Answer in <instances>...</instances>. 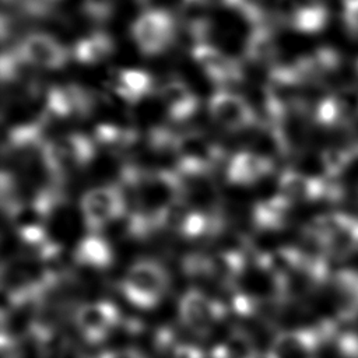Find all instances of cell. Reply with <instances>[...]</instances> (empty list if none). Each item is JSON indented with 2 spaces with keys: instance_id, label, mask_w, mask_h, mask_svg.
Wrapping results in <instances>:
<instances>
[{
  "instance_id": "obj_17",
  "label": "cell",
  "mask_w": 358,
  "mask_h": 358,
  "mask_svg": "<svg viewBox=\"0 0 358 358\" xmlns=\"http://www.w3.org/2000/svg\"><path fill=\"white\" fill-rule=\"evenodd\" d=\"M108 88L120 99L136 103L154 90V80L141 69H112L106 76Z\"/></svg>"
},
{
  "instance_id": "obj_28",
  "label": "cell",
  "mask_w": 358,
  "mask_h": 358,
  "mask_svg": "<svg viewBox=\"0 0 358 358\" xmlns=\"http://www.w3.org/2000/svg\"><path fill=\"white\" fill-rule=\"evenodd\" d=\"M334 343L338 354L343 358H358V333L352 330L338 331L334 336Z\"/></svg>"
},
{
  "instance_id": "obj_21",
  "label": "cell",
  "mask_w": 358,
  "mask_h": 358,
  "mask_svg": "<svg viewBox=\"0 0 358 358\" xmlns=\"http://www.w3.org/2000/svg\"><path fill=\"white\" fill-rule=\"evenodd\" d=\"M277 55L274 34L268 24L252 27L246 42L245 56L255 64H273Z\"/></svg>"
},
{
  "instance_id": "obj_12",
  "label": "cell",
  "mask_w": 358,
  "mask_h": 358,
  "mask_svg": "<svg viewBox=\"0 0 358 358\" xmlns=\"http://www.w3.org/2000/svg\"><path fill=\"white\" fill-rule=\"evenodd\" d=\"M15 50L31 67L46 70L62 69L71 55L62 42L45 32L25 35Z\"/></svg>"
},
{
  "instance_id": "obj_11",
  "label": "cell",
  "mask_w": 358,
  "mask_h": 358,
  "mask_svg": "<svg viewBox=\"0 0 358 358\" xmlns=\"http://www.w3.org/2000/svg\"><path fill=\"white\" fill-rule=\"evenodd\" d=\"M211 119L228 131H243L260 123L259 115L249 101L225 88L215 91L208 101Z\"/></svg>"
},
{
  "instance_id": "obj_27",
  "label": "cell",
  "mask_w": 358,
  "mask_h": 358,
  "mask_svg": "<svg viewBox=\"0 0 358 358\" xmlns=\"http://www.w3.org/2000/svg\"><path fill=\"white\" fill-rule=\"evenodd\" d=\"M337 101L344 124H350L358 119V87L345 85L333 91Z\"/></svg>"
},
{
  "instance_id": "obj_13",
  "label": "cell",
  "mask_w": 358,
  "mask_h": 358,
  "mask_svg": "<svg viewBox=\"0 0 358 358\" xmlns=\"http://www.w3.org/2000/svg\"><path fill=\"white\" fill-rule=\"evenodd\" d=\"M275 15L282 24L303 34L322 31L329 20L322 0H277Z\"/></svg>"
},
{
  "instance_id": "obj_26",
  "label": "cell",
  "mask_w": 358,
  "mask_h": 358,
  "mask_svg": "<svg viewBox=\"0 0 358 358\" xmlns=\"http://www.w3.org/2000/svg\"><path fill=\"white\" fill-rule=\"evenodd\" d=\"M227 7L243 17L252 27L267 24L263 0H221Z\"/></svg>"
},
{
  "instance_id": "obj_14",
  "label": "cell",
  "mask_w": 358,
  "mask_h": 358,
  "mask_svg": "<svg viewBox=\"0 0 358 358\" xmlns=\"http://www.w3.org/2000/svg\"><path fill=\"white\" fill-rule=\"evenodd\" d=\"M192 57L203 73L221 88L242 80V64L208 42L194 43Z\"/></svg>"
},
{
  "instance_id": "obj_4",
  "label": "cell",
  "mask_w": 358,
  "mask_h": 358,
  "mask_svg": "<svg viewBox=\"0 0 358 358\" xmlns=\"http://www.w3.org/2000/svg\"><path fill=\"white\" fill-rule=\"evenodd\" d=\"M171 154L183 176H210L224 158L221 145L197 130L175 133Z\"/></svg>"
},
{
  "instance_id": "obj_9",
  "label": "cell",
  "mask_w": 358,
  "mask_h": 358,
  "mask_svg": "<svg viewBox=\"0 0 358 358\" xmlns=\"http://www.w3.org/2000/svg\"><path fill=\"white\" fill-rule=\"evenodd\" d=\"M73 323L87 343L98 344L122 323V315L113 302L96 299L78 305L73 312Z\"/></svg>"
},
{
  "instance_id": "obj_30",
  "label": "cell",
  "mask_w": 358,
  "mask_h": 358,
  "mask_svg": "<svg viewBox=\"0 0 358 358\" xmlns=\"http://www.w3.org/2000/svg\"><path fill=\"white\" fill-rule=\"evenodd\" d=\"M95 358H147V355L134 347H124L116 350H106L98 354Z\"/></svg>"
},
{
  "instance_id": "obj_15",
  "label": "cell",
  "mask_w": 358,
  "mask_h": 358,
  "mask_svg": "<svg viewBox=\"0 0 358 358\" xmlns=\"http://www.w3.org/2000/svg\"><path fill=\"white\" fill-rule=\"evenodd\" d=\"M94 98L91 92L78 84L53 85L45 98V115L59 119L84 117L91 113Z\"/></svg>"
},
{
  "instance_id": "obj_10",
  "label": "cell",
  "mask_w": 358,
  "mask_h": 358,
  "mask_svg": "<svg viewBox=\"0 0 358 358\" xmlns=\"http://www.w3.org/2000/svg\"><path fill=\"white\" fill-rule=\"evenodd\" d=\"M180 323L197 336L208 334L225 316V306L199 288H189L178 303Z\"/></svg>"
},
{
  "instance_id": "obj_19",
  "label": "cell",
  "mask_w": 358,
  "mask_h": 358,
  "mask_svg": "<svg viewBox=\"0 0 358 358\" xmlns=\"http://www.w3.org/2000/svg\"><path fill=\"white\" fill-rule=\"evenodd\" d=\"M76 264L90 270H106L113 262V250L101 234L88 232L81 238L73 252Z\"/></svg>"
},
{
  "instance_id": "obj_1",
  "label": "cell",
  "mask_w": 358,
  "mask_h": 358,
  "mask_svg": "<svg viewBox=\"0 0 358 358\" xmlns=\"http://www.w3.org/2000/svg\"><path fill=\"white\" fill-rule=\"evenodd\" d=\"M305 238L326 257H345L358 252V217L327 213L312 218L303 229Z\"/></svg>"
},
{
  "instance_id": "obj_2",
  "label": "cell",
  "mask_w": 358,
  "mask_h": 358,
  "mask_svg": "<svg viewBox=\"0 0 358 358\" xmlns=\"http://www.w3.org/2000/svg\"><path fill=\"white\" fill-rule=\"evenodd\" d=\"M94 137L84 133H67L46 140L42 147V161L52 178L62 183L70 172L85 168L96 154Z\"/></svg>"
},
{
  "instance_id": "obj_31",
  "label": "cell",
  "mask_w": 358,
  "mask_h": 358,
  "mask_svg": "<svg viewBox=\"0 0 358 358\" xmlns=\"http://www.w3.org/2000/svg\"><path fill=\"white\" fill-rule=\"evenodd\" d=\"M45 1H46V3H48V1H56V0H45Z\"/></svg>"
},
{
  "instance_id": "obj_29",
  "label": "cell",
  "mask_w": 358,
  "mask_h": 358,
  "mask_svg": "<svg viewBox=\"0 0 358 358\" xmlns=\"http://www.w3.org/2000/svg\"><path fill=\"white\" fill-rule=\"evenodd\" d=\"M343 21L352 36H358V0H343Z\"/></svg>"
},
{
  "instance_id": "obj_6",
  "label": "cell",
  "mask_w": 358,
  "mask_h": 358,
  "mask_svg": "<svg viewBox=\"0 0 358 358\" xmlns=\"http://www.w3.org/2000/svg\"><path fill=\"white\" fill-rule=\"evenodd\" d=\"M336 320H323L316 326L280 331L270 343L263 358H316L320 347L337 333Z\"/></svg>"
},
{
  "instance_id": "obj_5",
  "label": "cell",
  "mask_w": 358,
  "mask_h": 358,
  "mask_svg": "<svg viewBox=\"0 0 358 358\" xmlns=\"http://www.w3.org/2000/svg\"><path fill=\"white\" fill-rule=\"evenodd\" d=\"M80 213L88 232L99 234L127 213L123 185L105 183L88 189L80 199Z\"/></svg>"
},
{
  "instance_id": "obj_18",
  "label": "cell",
  "mask_w": 358,
  "mask_h": 358,
  "mask_svg": "<svg viewBox=\"0 0 358 358\" xmlns=\"http://www.w3.org/2000/svg\"><path fill=\"white\" fill-rule=\"evenodd\" d=\"M159 101L172 122H186L199 109V98L182 80H171L158 88Z\"/></svg>"
},
{
  "instance_id": "obj_7",
  "label": "cell",
  "mask_w": 358,
  "mask_h": 358,
  "mask_svg": "<svg viewBox=\"0 0 358 358\" xmlns=\"http://www.w3.org/2000/svg\"><path fill=\"white\" fill-rule=\"evenodd\" d=\"M178 21L165 8H147L140 13L130 27L131 38L144 56L165 52L176 39Z\"/></svg>"
},
{
  "instance_id": "obj_22",
  "label": "cell",
  "mask_w": 358,
  "mask_h": 358,
  "mask_svg": "<svg viewBox=\"0 0 358 358\" xmlns=\"http://www.w3.org/2000/svg\"><path fill=\"white\" fill-rule=\"evenodd\" d=\"M113 49L112 38L105 32L96 31L77 41L71 49V56L83 64H98L105 62Z\"/></svg>"
},
{
  "instance_id": "obj_8",
  "label": "cell",
  "mask_w": 358,
  "mask_h": 358,
  "mask_svg": "<svg viewBox=\"0 0 358 358\" xmlns=\"http://www.w3.org/2000/svg\"><path fill=\"white\" fill-rule=\"evenodd\" d=\"M277 193L294 206L317 200H338L343 196V189L326 178L285 169L278 176Z\"/></svg>"
},
{
  "instance_id": "obj_3",
  "label": "cell",
  "mask_w": 358,
  "mask_h": 358,
  "mask_svg": "<svg viewBox=\"0 0 358 358\" xmlns=\"http://www.w3.org/2000/svg\"><path fill=\"white\" fill-rule=\"evenodd\" d=\"M169 284V274L159 262L141 259L126 270L120 281V291L136 308L151 309L164 299Z\"/></svg>"
},
{
  "instance_id": "obj_20",
  "label": "cell",
  "mask_w": 358,
  "mask_h": 358,
  "mask_svg": "<svg viewBox=\"0 0 358 358\" xmlns=\"http://www.w3.org/2000/svg\"><path fill=\"white\" fill-rule=\"evenodd\" d=\"M292 204L275 193L253 206L252 222L257 231H278L287 224Z\"/></svg>"
},
{
  "instance_id": "obj_16",
  "label": "cell",
  "mask_w": 358,
  "mask_h": 358,
  "mask_svg": "<svg viewBox=\"0 0 358 358\" xmlns=\"http://www.w3.org/2000/svg\"><path fill=\"white\" fill-rule=\"evenodd\" d=\"M273 169V158L257 151L243 150L229 158L225 178L235 186H250L267 178Z\"/></svg>"
},
{
  "instance_id": "obj_25",
  "label": "cell",
  "mask_w": 358,
  "mask_h": 358,
  "mask_svg": "<svg viewBox=\"0 0 358 358\" xmlns=\"http://www.w3.org/2000/svg\"><path fill=\"white\" fill-rule=\"evenodd\" d=\"M94 140L96 145L120 152L134 144V141L137 140V133L134 131V129L124 127L116 123H101L95 127Z\"/></svg>"
},
{
  "instance_id": "obj_32",
  "label": "cell",
  "mask_w": 358,
  "mask_h": 358,
  "mask_svg": "<svg viewBox=\"0 0 358 358\" xmlns=\"http://www.w3.org/2000/svg\"><path fill=\"white\" fill-rule=\"evenodd\" d=\"M357 71H358V60H357Z\"/></svg>"
},
{
  "instance_id": "obj_23",
  "label": "cell",
  "mask_w": 358,
  "mask_h": 358,
  "mask_svg": "<svg viewBox=\"0 0 358 358\" xmlns=\"http://www.w3.org/2000/svg\"><path fill=\"white\" fill-rule=\"evenodd\" d=\"M211 358H260V355L246 331L234 330L213 348Z\"/></svg>"
},
{
  "instance_id": "obj_24",
  "label": "cell",
  "mask_w": 358,
  "mask_h": 358,
  "mask_svg": "<svg viewBox=\"0 0 358 358\" xmlns=\"http://www.w3.org/2000/svg\"><path fill=\"white\" fill-rule=\"evenodd\" d=\"M336 294L343 301L341 316L352 317L358 313V270H340L330 277Z\"/></svg>"
}]
</instances>
